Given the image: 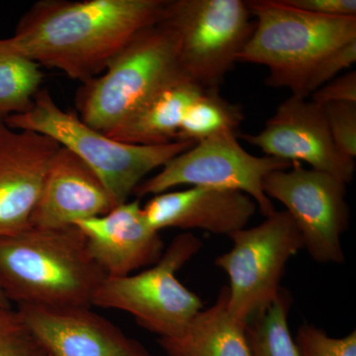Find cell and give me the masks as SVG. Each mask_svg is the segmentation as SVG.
<instances>
[{"instance_id":"1","label":"cell","mask_w":356,"mask_h":356,"mask_svg":"<svg viewBox=\"0 0 356 356\" xmlns=\"http://www.w3.org/2000/svg\"><path fill=\"white\" fill-rule=\"evenodd\" d=\"M168 0H41L20 18L11 50L86 83L140 31L161 20Z\"/></svg>"},{"instance_id":"2","label":"cell","mask_w":356,"mask_h":356,"mask_svg":"<svg viewBox=\"0 0 356 356\" xmlns=\"http://www.w3.org/2000/svg\"><path fill=\"white\" fill-rule=\"evenodd\" d=\"M105 277L74 225L0 236V290L11 304L91 307Z\"/></svg>"},{"instance_id":"3","label":"cell","mask_w":356,"mask_h":356,"mask_svg":"<svg viewBox=\"0 0 356 356\" xmlns=\"http://www.w3.org/2000/svg\"><path fill=\"white\" fill-rule=\"evenodd\" d=\"M254 20L238 63L261 65L269 70L266 86L304 91L318 63L339 47L356 41V17H329L293 8L281 0L247 1Z\"/></svg>"},{"instance_id":"4","label":"cell","mask_w":356,"mask_h":356,"mask_svg":"<svg viewBox=\"0 0 356 356\" xmlns=\"http://www.w3.org/2000/svg\"><path fill=\"white\" fill-rule=\"evenodd\" d=\"M3 122L16 130L47 136L76 154L100 178L116 206L127 202L147 175L194 145L173 142L140 146L118 142L89 127L79 115L60 108L46 88L37 93L27 112Z\"/></svg>"},{"instance_id":"5","label":"cell","mask_w":356,"mask_h":356,"mask_svg":"<svg viewBox=\"0 0 356 356\" xmlns=\"http://www.w3.org/2000/svg\"><path fill=\"white\" fill-rule=\"evenodd\" d=\"M180 77L185 76L175 40L159 21L140 31L102 74L79 89V117L89 127L107 134L156 91Z\"/></svg>"},{"instance_id":"6","label":"cell","mask_w":356,"mask_h":356,"mask_svg":"<svg viewBox=\"0 0 356 356\" xmlns=\"http://www.w3.org/2000/svg\"><path fill=\"white\" fill-rule=\"evenodd\" d=\"M159 22L172 35L182 74L215 90L238 63L254 28L243 0H168Z\"/></svg>"},{"instance_id":"7","label":"cell","mask_w":356,"mask_h":356,"mask_svg":"<svg viewBox=\"0 0 356 356\" xmlns=\"http://www.w3.org/2000/svg\"><path fill=\"white\" fill-rule=\"evenodd\" d=\"M202 247V241L191 233L175 236L154 266L122 277L106 276L91 304L127 312L159 337L180 336L204 303L177 280V273Z\"/></svg>"},{"instance_id":"8","label":"cell","mask_w":356,"mask_h":356,"mask_svg":"<svg viewBox=\"0 0 356 356\" xmlns=\"http://www.w3.org/2000/svg\"><path fill=\"white\" fill-rule=\"evenodd\" d=\"M229 238L233 247L215 264L229 276V311L247 325L280 296L287 262L303 250V240L286 211H274L261 224Z\"/></svg>"},{"instance_id":"9","label":"cell","mask_w":356,"mask_h":356,"mask_svg":"<svg viewBox=\"0 0 356 356\" xmlns=\"http://www.w3.org/2000/svg\"><path fill=\"white\" fill-rule=\"evenodd\" d=\"M291 165L271 156H254L241 146L236 132H222L177 154L133 194L154 196L181 185L240 191L254 199L257 209L267 217L275 209L264 193V178Z\"/></svg>"},{"instance_id":"10","label":"cell","mask_w":356,"mask_h":356,"mask_svg":"<svg viewBox=\"0 0 356 356\" xmlns=\"http://www.w3.org/2000/svg\"><path fill=\"white\" fill-rule=\"evenodd\" d=\"M264 191L270 200L285 206L312 259L320 264L346 261L341 238L348 229L350 209L344 182L293 163L287 170L269 173Z\"/></svg>"},{"instance_id":"11","label":"cell","mask_w":356,"mask_h":356,"mask_svg":"<svg viewBox=\"0 0 356 356\" xmlns=\"http://www.w3.org/2000/svg\"><path fill=\"white\" fill-rule=\"evenodd\" d=\"M238 137L261 149L266 156L288 163H306L350 184L355 161L346 158L332 139L323 106L307 98L291 95L278 105L275 113L257 135Z\"/></svg>"},{"instance_id":"12","label":"cell","mask_w":356,"mask_h":356,"mask_svg":"<svg viewBox=\"0 0 356 356\" xmlns=\"http://www.w3.org/2000/svg\"><path fill=\"white\" fill-rule=\"evenodd\" d=\"M16 310L48 356H152L90 307L22 305Z\"/></svg>"},{"instance_id":"13","label":"cell","mask_w":356,"mask_h":356,"mask_svg":"<svg viewBox=\"0 0 356 356\" xmlns=\"http://www.w3.org/2000/svg\"><path fill=\"white\" fill-rule=\"evenodd\" d=\"M60 147L47 136L0 121V236L29 228L47 170Z\"/></svg>"},{"instance_id":"14","label":"cell","mask_w":356,"mask_h":356,"mask_svg":"<svg viewBox=\"0 0 356 356\" xmlns=\"http://www.w3.org/2000/svg\"><path fill=\"white\" fill-rule=\"evenodd\" d=\"M74 226L83 232L96 264L111 277L154 266L165 252L159 232L147 222L139 200L127 201Z\"/></svg>"},{"instance_id":"15","label":"cell","mask_w":356,"mask_h":356,"mask_svg":"<svg viewBox=\"0 0 356 356\" xmlns=\"http://www.w3.org/2000/svg\"><path fill=\"white\" fill-rule=\"evenodd\" d=\"M113 199L100 178L76 154L60 147L51 159L30 227L64 229L110 212Z\"/></svg>"},{"instance_id":"16","label":"cell","mask_w":356,"mask_h":356,"mask_svg":"<svg viewBox=\"0 0 356 356\" xmlns=\"http://www.w3.org/2000/svg\"><path fill=\"white\" fill-rule=\"evenodd\" d=\"M257 209L254 199L243 192L201 186L163 192L143 207L156 231L195 229L228 236L245 228Z\"/></svg>"},{"instance_id":"17","label":"cell","mask_w":356,"mask_h":356,"mask_svg":"<svg viewBox=\"0 0 356 356\" xmlns=\"http://www.w3.org/2000/svg\"><path fill=\"white\" fill-rule=\"evenodd\" d=\"M204 89L186 77L166 84L105 135L118 142L159 146L177 142L189 105Z\"/></svg>"},{"instance_id":"18","label":"cell","mask_w":356,"mask_h":356,"mask_svg":"<svg viewBox=\"0 0 356 356\" xmlns=\"http://www.w3.org/2000/svg\"><path fill=\"white\" fill-rule=\"evenodd\" d=\"M228 286L216 302L203 309L177 337H159L166 356H250L247 325L236 320L228 308Z\"/></svg>"},{"instance_id":"19","label":"cell","mask_w":356,"mask_h":356,"mask_svg":"<svg viewBox=\"0 0 356 356\" xmlns=\"http://www.w3.org/2000/svg\"><path fill=\"white\" fill-rule=\"evenodd\" d=\"M43 79L38 64L0 39V121L31 108Z\"/></svg>"},{"instance_id":"20","label":"cell","mask_w":356,"mask_h":356,"mask_svg":"<svg viewBox=\"0 0 356 356\" xmlns=\"http://www.w3.org/2000/svg\"><path fill=\"white\" fill-rule=\"evenodd\" d=\"M243 120L240 105L225 99L219 90L204 89L185 112L177 142L196 144L217 134L236 132Z\"/></svg>"},{"instance_id":"21","label":"cell","mask_w":356,"mask_h":356,"mask_svg":"<svg viewBox=\"0 0 356 356\" xmlns=\"http://www.w3.org/2000/svg\"><path fill=\"white\" fill-rule=\"evenodd\" d=\"M292 297L281 289L277 299L247 324L250 356H300L288 325Z\"/></svg>"},{"instance_id":"22","label":"cell","mask_w":356,"mask_h":356,"mask_svg":"<svg viewBox=\"0 0 356 356\" xmlns=\"http://www.w3.org/2000/svg\"><path fill=\"white\" fill-rule=\"evenodd\" d=\"M294 341L300 356H356V331L334 337L317 325L304 323Z\"/></svg>"},{"instance_id":"23","label":"cell","mask_w":356,"mask_h":356,"mask_svg":"<svg viewBox=\"0 0 356 356\" xmlns=\"http://www.w3.org/2000/svg\"><path fill=\"white\" fill-rule=\"evenodd\" d=\"M0 356H48L15 309H0Z\"/></svg>"},{"instance_id":"24","label":"cell","mask_w":356,"mask_h":356,"mask_svg":"<svg viewBox=\"0 0 356 356\" xmlns=\"http://www.w3.org/2000/svg\"><path fill=\"white\" fill-rule=\"evenodd\" d=\"M325 119L337 149L346 158H356V103L324 105Z\"/></svg>"},{"instance_id":"25","label":"cell","mask_w":356,"mask_h":356,"mask_svg":"<svg viewBox=\"0 0 356 356\" xmlns=\"http://www.w3.org/2000/svg\"><path fill=\"white\" fill-rule=\"evenodd\" d=\"M356 62V41L339 47L327 54L312 72L304 91L308 98L325 83L336 79L337 74Z\"/></svg>"},{"instance_id":"26","label":"cell","mask_w":356,"mask_h":356,"mask_svg":"<svg viewBox=\"0 0 356 356\" xmlns=\"http://www.w3.org/2000/svg\"><path fill=\"white\" fill-rule=\"evenodd\" d=\"M312 102L321 106L330 103H356L355 70L337 76L311 95Z\"/></svg>"},{"instance_id":"27","label":"cell","mask_w":356,"mask_h":356,"mask_svg":"<svg viewBox=\"0 0 356 356\" xmlns=\"http://www.w3.org/2000/svg\"><path fill=\"white\" fill-rule=\"evenodd\" d=\"M305 13L329 17H356L355 0H281Z\"/></svg>"},{"instance_id":"28","label":"cell","mask_w":356,"mask_h":356,"mask_svg":"<svg viewBox=\"0 0 356 356\" xmlns=\"http://www.w3.org/2000/svg\"><path fill=\"white\" fill-rule=\"evenodd\" d=\"M13 308V304L9 302V300L6 298V295L3 292L0 290V309H10Z\"/></svg>"}]
</instances>
